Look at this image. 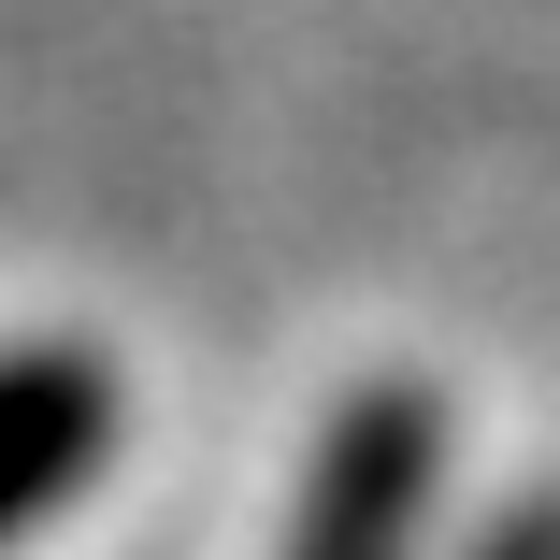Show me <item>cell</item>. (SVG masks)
I'll return each mask as SVG.
<instances>
[{"label":"cell","mask_w":560,"mask_h":560,"mask_svg":"<svg viewBox=\"0 0 560 560\" xmlns=\"http://www.w3.org/2000/svg\"><path fill=\"white\" fill-rule=\"evenodd\" d=\"M431 489H445V402L388 374V388H360L346 417H330L316 475H302V532H288V560H417Z\"/></svg>","instance_id":"obj_1"},{"label":"cell","mask_w":560,"mask_h":560,"mask_svg":"<svg viewBox=\"0 0 560 560\" xmlns=\"http://www.w3.org/2000/svg\"><path fill=\"white\" fill-rule=\"evenodd\" d=\"M101 445H116V374L86 346H15L0 360V546L30 517H58L101 475Z\"/></svg>","instance_id":"obj_2"},{"label":"cell","mask_w":560,"mask_h":560,"mask_svg":"<svg viewBox=\"0 0 560 560\" xmlns=\"http://www.w3.org/2000/svg\"><path fill=\"white\" fill-rule=\"evenodd\" d=\"M475 560H560V503H517V517H503Z\"/></svg>","instance_id":"obj_3"}]
</instances>
